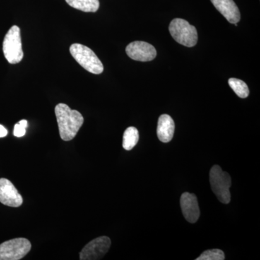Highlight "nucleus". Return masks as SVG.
Listing matches in <instances>:
<instances>
[{
	"mask_svg": "<svg viewBox=\"0 0 260 260\" xmlns=\"http://www.w3.org/2000/svg\"><path fill=\"white\" fill-rule=\"evenodd\" d=\"M210 182L212 190L220 203L229 204L231 201L229 191L232 185V179L228 173L223 172L218 165L210 169Z\"/></svg>",
	"mask_w": 260,
	"mask_h": 260,
	"instance_id": "7ed1b4c3",
	"label": "nucleus"
},
{
	"mask_svg": "<svg viewBox=\"0 0 260 260\" xmlns=\"http://www.w3.org/2000/svg\"><path fill=\"white\" fill-rule=\"evenodd\" d=\"M28 126V121L23 119L17 123L14 126L13 135L17 138H21L26 133V128Z\"/></svg>",
	"mask_w": 260,
	"mask_h": 260,
	"instance_id": "f3484780",
	"label": "nucleus"
},
{
	"mask_svg": "<svg viewBox=\"0 0 260 260\" xmlns=\"http://www.w3.org/2000/svg\"><path fill=\"white\" fill-rule=\"evenodd\" d=\"M70 6L85 13H95L99 10V0H65Z\"/></svg>",
	"mask_w": 260,
	"mask_h": 260,
	"instance_id": "ddd939ff",
	"label": "nucleus"
},
{
	"mask_svg": "<svg viewBox=\"0 0 260 260\" xmlns=\"http://www.w3.org/2000/svg\"><path fill=\"white\" fill-rule=\"evenodd\" d=\"M225 254L220 249H215L205 251L203 254L197 258L196 260H224Z\"/></svg>",
	"mask_w": 260,
	"mask_h": 260,
	"instance_id": "dca6fc26",
	"label": "nucleus"
},
{
	"mask_svg": "<svg viewBox=\"0 0 260 260\" xmlns=\"http://www.w3.org/2000/svg\"><path fill=\"white\" fill-rule=\"evenodd\" d=\"M180 205L183 215L186 220L190 223H196L200 215L197 197L189 192L183 193L181 196Z\"/></svg>",
	"mask_w": 260,
	"mask_h": 260,
	"instance_id": "9d476101",
	"label": "nucleus"
},
{
	"mask_svg": "<svg viewBox=\"0 0 260 260\" xmlns=\"http://www.w3.org/2000/svg\"><path fill=\"white\" fill-rule=\"evenodd\" d=\"M175 130V124L172 117L168 114H162L159 117L157 135L162 143H169L173 139Z\"/></svg>",
	"mask_w": 260,
	"mask_h": 260,
	"instance_id": "f8f14e48",
	"label": "nucleus"
},
{
	"mask_svg": "<svg viewBox=\"0 0 260 260\" xmlns=\"http://www.w3.org/2000/svg\"><path fill=\"white\" fill-rule=\"evenodd\" d=\"M229 85L238 96L245 99L249 95V88L246 83L242 80L237 79V78H230L229 80Z\"/></svg>",
	"mask_w": 260,
	"mask_h": 260,
	"instance_id": "2eb2a0df",
	"label": "nucleus"
},
{
	"mask_svg": "<svg viewBox=\"0 0 260 260\" xmlns=\"http://www.w3.org/2000/svg\"><path fill=\"white\" fill-rule=\"evenodd\" d=\"M3 49L5 57L10 64H18L23 59L20 29L17 25L11 27L5 35Z\"/></svg>",
	"mask_w": 260,
	"mask_h": 260,
	"instance_id": "39448f33",
	"label": "nucleus"
},
{
	"mask_svg": "<svg viewBox=\"0 0 260 260\" xmlns=\"http://www.w3.org/2000/svg\"><path fill=\"white\" fill-rule=\"evenodd\" d=\"M139 140V133L134 126H130L124 132L123 135V148L126 150H131L138 144Z\"/></svg>",
	"mask_w": 260,
	"mask_h": 260,
	"instance_id": "4468645a",
	"label": "nucleus"
},
{
	"mask_svg": "<svg viewBox=\"0 0 260 260\" xmlns=\"http://www.w3.org/2000/svg\"><path fill=\"white\" fill-rule=\"evenodd\" d=\"M70 51L77 62L89 73L99 75L104 71L102 61L90 48L83 44H73L70 48Z\"/></svg>",
	"mask_w": 260,
	"mask_h": 260,
	"instance_id": "f03ea898",
	"label": "nucleus"
},
{
	"mask_svg": "<svg viewBox=\"0 0 260 260\" xmlns=\"http://www.w3.org/2000/svg\"><path fill=\"white\" fill-rule=\"evenodd\" d=\"M55 115L61 140L70 141L74 139L80 127L83 126V115L78 111L70 109L64 104H59L56 106Z\"/></svg>",
	"mask_w": 260,
	"mask_h": 260,
	"instance_id": "f257e3e1",
	"label": "nucleus"
},
{
	"mask_svg": "<svg viewBox=\"0 0 260 260\" xmlns=\"http://www.w3.org/2000/svg\"><path fill=\"white\" fill-rule=\"evenodd\" d=\"M215 8L232 24L240 21V11L234 0H210Z\"/></svg>",
	"mask_w": 260,
	"mask_h": 260,
	"instance_id": "9b49d317",
	"label": "nucleus"
},
{
	"mask_svg": "<svg viewBox=\"0 0 260 260\" xmlns=\"http://www.w3.org/2000/svg\"><path fill=\"white\" fill-rule=\"evenodd\" d=\"M31 244L25 238H17L0 244V260H19L26 256Z\"/></svg>",
	"mask_w": 260,
	"mask_h": 260,
	"instance_id": "423d86ee",
	"label": "nucleus"
},
{
	"mask_svg": "<svg viewBox=\"0 0 260 260\" xmlns=\"http://www.w3.org/2000/svg\"><path fill=\"white\" fill-rule=\"evenodd\" d=\"M169 32L174 40L181 45L192 47L198 43L196 28L184 19H174L169 25Z\"/></svg>",
	"mask_w": 260,
	"mask_h": 260,
	"instance_id": "20e7f679",
	"label": "nucleus"
},
{
	"mask_svg": "<svg viewBox=\"0 0 260 260\" xmlns=\"http://www.w3.org/2000/svg\"><path fill=\"white\" fill-rule=\"evenodd\" d=\"M8 129H7L4 126H3L2 125V124H0V138H5V137H6L7 135H8Z\"/></svg>",
	"mask_w": 260,
	"mask_h": 260,
	"instance_id": "a211bd4d",
	"label": "nucleus"
},
{
	"mask_svg": "<svg viewBox=\"0 0 260 260\" xmlns=\"http://www.w3.org/2000/svg\"><path fill=\"white\" fill-rule=\"evenodd\" d=\"M126 53L133 60L140 61H152L157 55L155 47L145 42L130 43L126 48Z\"/></svg>",
	"mask_w": 260,
	"mask_h": 260,
	"instance_id": "6e6552de",
	"label": "nucleus"
},
{
	"mask_svg": "<svg viewBox=\"0 0 260 260\" xmlns=\"http://www.w3.org/2000/svg\"><path fill=\"white\" fill-rule=\"evenodd\" d=\"M0 203L13 208H18L23 203L21 194L13 183L5 178L0 179Z\"/></svg>",
	"mask_w": 260,
	"mask_h": 260,
	"instance_id": "1a4fd4ad",
	"label": "nucleus"
},
{
	"mask_svg": "<svg viewBox=\"0 0 260 260\" xmlns=\"http://www.w3.org/2000/svg\"><path fill=\"white\" fill-rule=\"evenodd\" d=\"M110 238L98 237L89 242L80 253V260H98L102 259L110 249Z\"/></svg>",
	"mask_w": 260,
	"mask_h": 260,
	"instance_id": "0eeeda50",
	"label": "nucleus"
}]
</instances>
